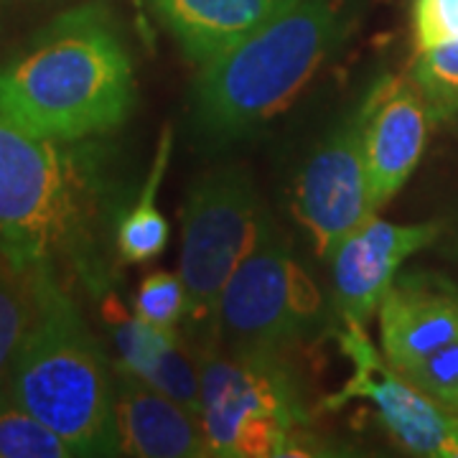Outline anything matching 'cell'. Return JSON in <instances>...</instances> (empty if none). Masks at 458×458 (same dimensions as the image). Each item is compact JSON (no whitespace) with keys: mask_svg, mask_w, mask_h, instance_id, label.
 Returning <instances> with one entry per match:
<instances>
[{"mask_svg":"<svg viewBox=\"0 0 458 458\" xmlns=\"http://www.w3.org/2000/svg\"><path fill=\"white\" fill-rule=\"evenodd\" d=\"M135 102V74L99 5L54 18L0 69V114L38 138L77 143L114 131Z\"/></svg>","mask_w":458,"mask_h":458,"instance_id":"6da1fadb","label":"cell"},{"mask_svg":"<svg viewBox=\"0 0 458 458\" xmlns=\"http://www.w3.org/2000/svg\"><path fill=\"white\" fill-rule=\"evenodd\" d=\"M99 161L89 150L38 138L0 114V258L21 276L74 265L99 280L95 225Z\"/></svg>","mask_w":458,"mask_h":458,"instance_id":"7a4b0ae2","label":"cell"},{"mask_svg":"<svg viewBox=\"0 0 458 458\" xmlns=\"http://www.w3.org/2000/svg\"><path fill=\"white\" fill-rule=\"evenodd\" d=\"M357 0H291L278 16L201 66L197 128L232 143L265 128L306 89L349 31Z\"/></svg>","mask_w":458,"mask_h":458,"instance_id":"3957f363","label":"cell"},{"mask_svg":"<svg viewBox=\"0 0 458 458\" xmlns=\"http://www.w3.org/2000/svg\"><path fill=\"white\" fill-rule=\"evenodd\" d=\"M33 313L8 372L18 405L69 443L74 456H114V382L98 339L59 273L31 276Z\"/></svg>","mask_w":458,"mask_h":458,"instance_id":"277c9868","label":"cell"},{"mask_svg":"<svg viewBox=\"0 0 458 458\" xmlns=\"http://www.w3.org/2000/svg\"><path fill=\"white\" fill-rule=\"evenodd\" d=\"M199 364V420L209 456H309L311 412L285 364V354L194 349Z\"/></svg>","mask_w":458,"mask_h":458,"instance_id":"5b68a950","label":"cell"},{"mask_svg":"<svg viewBox=\"0 0 458 458\" xmlns=\"http://www.w3.org/2000/svg\"><path fill=\"white\" fill-rule=\"evenodd\" d=\"M267 214L242 165L201 174L183 207L179 276L186 288V342L219 346V306L229 278L260 237Z\"/></svg>","mask_w":458,"mask_h":458,"instance_id":"8992f818","label":"cell"},{"mask_svg":"<svg viewBox=\"0 0 458 458\" xmlns=\"http://www.w3.org/2000/svg\"><path fill=\"white\" fill-rule=\"evenodd\" d=\"M324 301L278 227L260 237L229 278L219 306V346L227 352L285 354L321 324Z\"/></svg>","mask_w":458,"mask_h":458,"instance_id":"52a82bcc","label":"cell"},{"mask_svg":"<svg viewBox=\"0 0 458 458\" xmlns=\"http://www.w3.org/2000/svg\"><path fill=\"white\" fill-rule=\"evenodd\" d=\"M344 357L352 361V377L339 393L324 400V408H342L349 400H367L382 428L412 456L458 458V412L438 405L423 390L410 385L385 354H379L360 324H344L336 334Z\"/></svg>","mask_w":458,"mask_h":458,"instance_id":"ba28073f","label":"cell"},{"mask_svg":"<svg viewBox=\"0 0 458 458\" xmlns=\"http://www.w3.org/2000/svg\"><path fill=\"white\" fill-rule=\"evenodd\" d=\"M293 212L321 258H331L344 237L375 216L360 113L342 120L316 148L295 181Z\"/></svg>","mask_w":458,"mask_h":458,"instance_id":"9c48e42d","label":"cell"},{"mask_svg":"<svg viewBox=\"0 0 458 458\" xmlns=\"http://www.w3.org/2000/svg\"><path fill=\"white\" fill-rule=\"evenodd\" d=\"M441 234L438 222L393 225L385 219H367L360 229L344 237L331 255L334 267V303L344 324L364 327L382 306L397 280L400 265L410 255L433 245Z\"/></svg>","mask_w":458,"mask_h":458,"instance_id":"30bf717a","label":"cell"},{"mask_svg":"<svg viewBox=\"0 0 458 458\" xmlns=\"http://www.w3.org/2000/svg\"><path fill=\"white\" fill-rule=\"evenodd\" d=\"M361 148L379 209L405 186L428 143L430 113L412 80L382 77L360 105Z\"/></svg>","mask_w":458,"mask_h":458,"instance_id":"8fae6325","label":"cell"},{"mask_svg":"<svg viewBox=\"0 0 458 458\" xmlns=\"http://www.w3.org/2000/svg\"><path fill=\"white\" fill-rule=\"evenodd\" d=\"M377 313L382 354L397 372L458 339L456 285L436 273H412L394 280Z\"/></svg>","mask_w":458,"mask_h":458,"instance_id":"7c38bea8","label":"cell"},{"mask_svg":"<svg viewBox=\"0 0 458 458\" xmlns=\"http://www.w3.org/2000/svg\"><path fill=\"white\" fill-rule=\"evenodd\" d=\"M117 451L138 458L209 456L197 412L120 369L114 379Z\"/></svg>","mask_w":458,"mask_h":458,"instance_id":"4fadbf2b","label":"cell"},{"mask_svg":"<svg viewBox=\"0 0 458 458\" xmlns=\"http://www.w3.org/2000/svg\"><path fill=\"white\" fill-rule=\"evenodd\" d=\"M105 318L120 354V369L143 379L153 390L174 397L199 415L201 382L197 354L179 328L146 324L135 313L125 311L114 295L105 301Z\"/></svg>","mask_w":458,"mask_h":458,"instance_id":"5bb4252c","label":"cell"},{"mask_svg":"<svg viewBox=\"0 0 458 458\" xmlns=\"http://www.w3.org/2000/svg\"><path fill=\"white\" fill-rule=\"evenodd\" d=\"M183 54L209 64L276 18L291 0H153Z\"/></svg>","mask_w":458,"mask_h":458,"instance_id":"9a60e30c","label":"cell"},{"mask_svg":"<svg viewBox=\"0 0 458 458\" xmlns=\"http://www.w3.org/2000/svg\"><path fill=\"white\" fill-rule=\"evenodd\" d=\"M171 146H174V132H171V128H164L156 158H153V168H150L146 183H143V191H140L138 201L132 204L131 212L117 222L114 245H117L120 260L128 262V265L156 260L168 242V222L158 209L156 197H158L161 181L165 176V168H168Z\"/></svg>","mask_w":458,"mask_h":458,"instance_id":"2e32d148","label":"cell"},{"mask_svg":"<svg viewBox=\"0 0 458 458\" xmlns=\"http://www.w3.org/2000/svg\"><path fill=\"white\" fill-rule=\"evenodd\" d=\"M74 451L49 426L18 405L8 385H0V458H69Z\"/></svg>","mask_w":458,"mask_h":458,"instance_id":"e0dca14e","label":"cell"},{"mask_svg":"<svg viewBox=\"0 0 458 458\" xmlns=\"http://www.w3.org/2000/svg\"><path fill=\"white\" fill-rule=\"evenodd\" d=\"M412 82L426 99L433 123H451L458 117V38L433 49L418 51L412 64Z\"/></svg>","mask_w":458,"mask_h":458,"instance_id":"ac0fdd59","label":"cell"},{"mask_svg":"<svg viewBox=\"0 0 458 458\" xmlns=\"http://www.w3.org/2000/svg\"><path fill=\"white\" fill-rule=\"evenodd\" d=\"M33 313L31 276H21L8 262H0V385H5L11 364Z\"/></svg>","mask_w":458,"mask_h":458,"instance_id":"d6986e66","label":"cell"},{"mask_svg":"<svg viewBox=\"0 0 458 458\" xmlns=\"http://www.w3.org/2000/svg\"><path fill=\"white\" fill-rule=\"evenodd\" d=\"M132 313L153 327L179 328L186 318V288L179 273L148 276L132 298Z\"/></svg>","mask_w":458,"mask_h":458,"instance_id":"ffe728a7","label":"cell"},{"mask_svg":"<svg viewBox=\"0 0 458 458\" xmlns=\"http://www.w3.org/2000/svg\"><path fill=\"white\" fill-rule=\"evenodd\" d=\"M400 375L438 405L458 412V339Z\"/></svg>","mask_w":458,"mask_h":458,"instance_id":"44dd1931","label":"cell"},{"mask_svg":"<svg viewBox=\"0 0 458 458\" xmlns=\"http://www.w3.org/2000/svg\"><path fill=\"white\" fill-rule=\"evenodd\" d=\"M412 36L418 51L458 38V0H412Z\"/></svg>","mask_w":458,"mask_h":458,"instance_id":"7402d4cb","label":"cell"}]
</instances>
